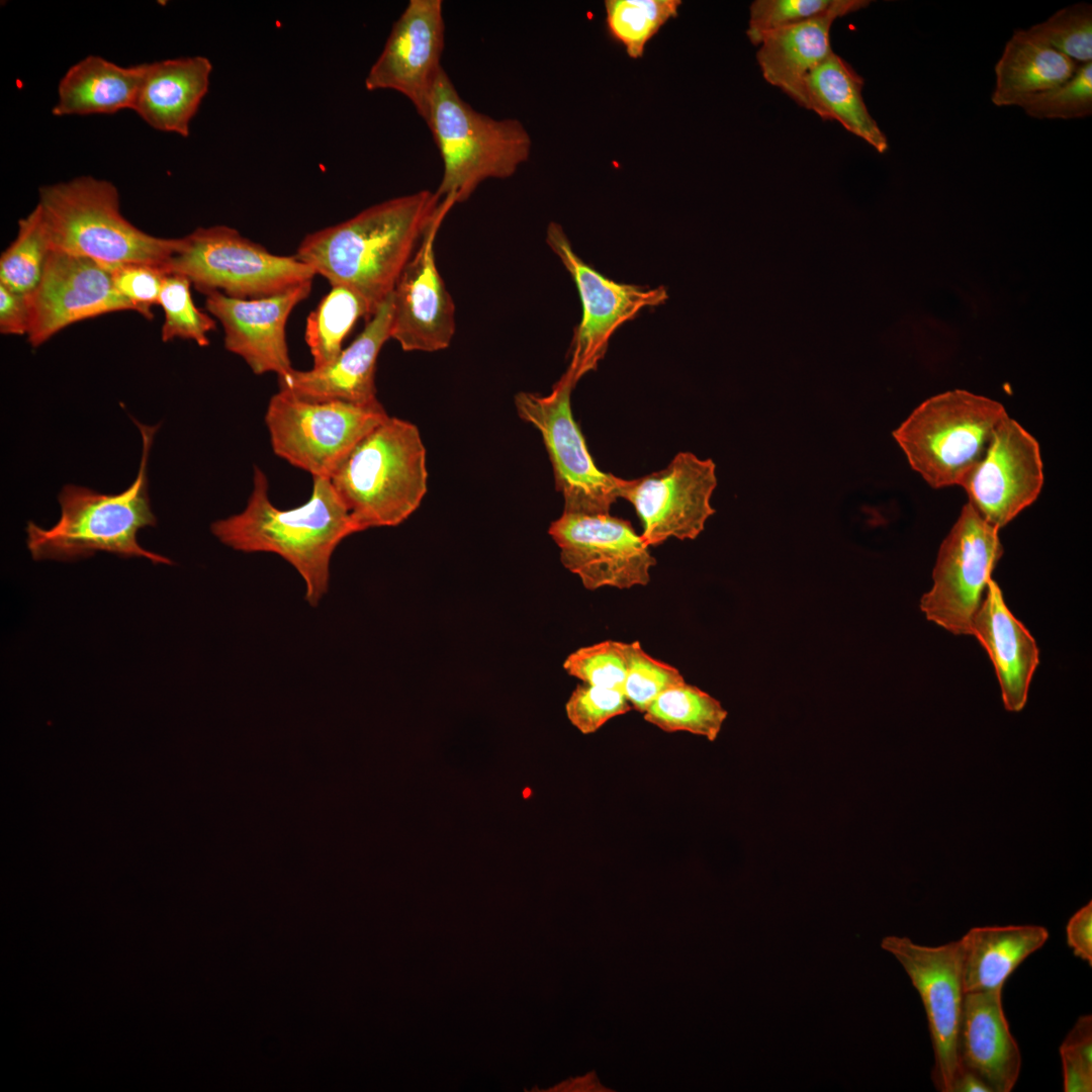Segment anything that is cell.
<instances>
[{"label": "cell", "instance_id": "cell-1", "mask_svg": "<svg viewBox=\"0 0 1092 1092\" xmlns=\"http://www.w3.org/2000/svg\"><path fill=\"white\" fill-rule=\"evenodd\" d=\"M444 205L445 200L430 190L384 200L345 221L307 234L295 256L332 287L355 292L366 304L368 321L391 295Z\"/></svg>", "mask_w": 1092, "mask_h": 1092}, {"label": "cell", "instance_id": "cell-2", "mask_svg": "<svg viewBox=\"0 0 1092 1092\" xmlns=\"http://www.w3.org/2000/svg\"><path fill=\"white\" fill-rule=\"evenodd\" d=\"M212 534L234 550L269 552L291 564L305 583L304 600L316 607L329 590L331 558L338 545L358 533L329 478L312 477V490L299 507L280 510L268 494V479L254 468L253 489L239 514L212 523Z\"/></svg>", "mask_w": 1092, "mask_h": 1092}, {"label": "cell", "instance_id": "cell-3", "mask_svg": "<svg viewBox=\"0 0 1092 1092\" xmlns=\"http://www.w3.org/2000/svg\"><path fill=\"white\" fill-rule=\"evenodd\" d=\"M143 441L135 480L120 493L105 494L68 484L59 494L61 517L50 529L32 522L26 527L27 547L34 560H76L105 551L122 558H147L155 564H172L163 555L143 548L136 539L145 527L156 526L148 485V461L158 426L135 419Z\"/></svg>", "mask_w": 1092, "mask_h": 1092}, {"label": "cell", "instance_id": "cell-4", "mask_svg": "<svg viewBox=\"0 0 1092 1092\" xmlns=\"http://www.w3.org/2000/svg\"><path fill=\"white\" fill-rule=\"evenodd\" d=\"M37 205L52 250L108 270L126 263L165 265L184 245V238H158L134 226L120 212L117 188L92 176L42 186Z\"/></svg>", "mask_w": 1092, "mask_h": 1092}, {"label": "cell", "instance_id": "cell-5", "mask_svg": "<svg viewBox=\"0 0 1092 1092\" xmlns=\"http://www.w3.org/2000/svg\"><path fill=\"white\" fill-rule=\"evenodd\" d=\"M330 481L358 532L399 525L427 492L426 449L419 429L388 416L355 446Z\"/></svg>", "mask_w": 1092, "mask_h": 1092}, {"label": "cell", "instance_id": "cell-6", "mask_svg": "<svg viewBox=\"0 0 1092 1092\" xmlns=\"http://www.w3.org/2000/svg\"><path fill=\"white\" fill-rule=\"evenodd\" d=\"M426 123L443 162L436 192L456 203L488 179L513 176L531 152V138L516 118L496 119L472 108L444 70L436 80Z\"/></svg>", "mask_w": 1092, "mask_h": 1092}, {"label": "cell", "instance_id": "cell-7", "mask_svg": "<svg viewBox=\"0 0 1092 1092\" xmlns=\"http://www.w3.org/2000/svg\"><path fill=\"white\" fill-rule=\"evenodd\" d=\"M1007 416L1000 402L956 389L923 401L893 437L931 487L961 485Z\"/></svg>", "mask_w": 1092, "mask_h": 1092}, {"label": "cell", "instance_id": "cell-8", "mask_svg": "<svg viewBox=\"0 0 1092 1092\" xmlns=\"http://www.w3.org/2000/svg\"><path fill=\"white\" fill-rule=\"evenodd\" d=\"M164 268L187 277L204 294L219 291L244 299L272 296L316 275L295 255L272 254L228 225L196 229Z\"/></svg>", "mask_w": 1092, "mask_h": 1092}, {"label": "cell", "instance_id": "cell-9", "mask_svg": "<svg viewBox=\"0 0 1092 1092\" xmlns=\"http://www.w3.org/2000/svg\"><path fill=\"white\" fill-rule=\"evenodd\" d=\"M388 417L371 403L306 401L287 392L271 396L266 414L274 453L312 477L331 478L355 446Z\"/></svg>", "mask_w": 1092, "mask_h": 1092}, {"label": "cell", "instance_id": "cell-10", "mask_svg": "<svg viewBox=\"0 0 1092 1092\" xmlns=\"http://www.w3.org/2000/svg\"><path fill=\"white\" fill-rule=\"evenodd\" d=\"M566 369L548 394L522 391L515 395L518 416L541 434L551 462L555 487L566 512L610 513L618 497L620 477L598 468L571 411L576 384Z\"/></svg>", "mask_w": 1092, "mask_h": 1092}, {"label": "cell", "instance_id": "cell-11", "mask_svg": "<svg viewBox=\"0 0 1092 1092\" xmlns=\"http://www.w3.org/2000/svg\"><path fill=\"white\" fill-rule=\"evenodd\" d=\"M999 530L967 503L942 541L931 589L920 600L926 619L956 635H971L992 571L1003 555Z\"/></svg>", "mask_w": 1092, "mask_h": 1092}, {"label": "cell", "instance_id": "cell-12", "mask_svg": "<svg viewBox=\"0 0 1092 1092\" xmlns=\"http://www.w3.org/2000/svg\"><path fill=\"white\" fill-rule=\"evenodd\" d=\"M546 242L570 274L581 303V320L573 331L567 367L578 381L597 369L620 327L643 308L663 304L668 294L663 286L620 283L604 276L578 257L557 222L548 224Z\"/></svg>", "mask_w": 1092, "mask_h": 1092}, {"label": "cell", "instance_id": "cell-13", "mask_svg": "<svg viewBox=\"0 0 1092 1092\" xmlns=\"http://www.w3.org/2000/svg\"><path fill=\"white\" fill-rule=\"evenodd\" d=\"M548 533L560 549L563 566L576 574L586 589H627L650 581L656 560L627 520L610 513L563 511Z\"/></svg>", "mask_w": 1092, "mask_h": 1092}, {"label": "cell", "instance_id": "cell-14", "mask_svg": "<svg viewBox=\"0 0 1092 1092\" xmlns=\"http://www.w3.org/2000/svg\"><path fill=\"white\" fill-rule=\"evenodd\" d=\"M715 463L691 452H678L658 471L635 479H619L618 497L629 502L642 524V538L658 546L668 538L694 540L715 510L710 505L717 485Z\"/></svg>", "mask_w": 1092, "mask_h": 1092}, {"label": "cell", "instance_id": "cell-15", "mask_svg": "<svg viewBox=\"0 0 1092 1092\" xmlns=\"http://www.w3.org/2000/svg\"><path fill=\"white\" fill-rule=\"evenodd\" d=\"M881 946L902 965L921 998L934 1055L933 1084L940 1092H952L959 1070L957 1041L965 995L960 942L926 946L908 937L890 935L883 938Z\"/></svg>", "mask_w": 1092, "mask_h": 1092}, {"label": "cell", "instance_id": "cell-16", "mask_svg": "<svg viewBox=\"0 0 1092 1092\" xmlns=\"http://www.w3.org/2000/svg\"><path fill=\"white\" fill-rule=\"evenodd\" d=\"M1042 485L1039 444L1009 416L1000 422L985 455L961 484L968 503L998 530L1033 504Z\"/></svg>", "mask_w": 1092, "mask_h": 1092}, {"label": "cell", "instance_id": "cell-17", "mask_svg": "<svg viewBox=\"0 0 1092 1092\" xmlns=\"http://www.w3.org/2000/svg\"><path fill=\"white\" fill-rule=\"evenodd\" d=\"M445 22L441 0H411L393 23L366 79L368 91L403 95L426 121L432 92L443 69Z\"/></svg>", "mask_w": 1092, "mask_h": 1092}, {"label": "cell", "instance_id": "cell-18", "mask_svg": "<svg viewBox=\"0 0 1092 1092\" xmlns=\"http://www.w3.org/2000/svg\"><path fill=\"white\" fill-rule=\"evenodd\" d=\"M28 342L38 347L74 323L100 314L134 310L114 288L110 270L97 262L52 250L41 279L28 294Z\"/></svg>", "mask_w": 1092, "mask_h": 1092}, {"label": "cell", "instance_id": "cell-19", "mask_svg": "<svg viewBox=\"0 0 1092 1092\" xmlns=\"http://www.w3.org/2000/svg\"><path fill=\"white\" fill-rule=\"evenodd\" d=\"M455 201L445 205L426 231L391 293L390 338L407 352L446 349L455 334V305L436 265L437 232Z\"/></svg>", "mask_w": 1092, "mask_h": 1092}, {"label": "cell", "instance_id": "cell-20", "mask_svg": "<svg viewBox=\"0 0 1092 1092\" xmlns=\"http://www.w3.org/2000/svg\"><path fill=\"white\" fill-rule=\"evenodd\" d=\"M311 287L312 281H308L253 299L211 291L205 294V307L222 325L228 351L243 358L255 374L274 372L278 376L292 368L285 334L288 316Z\"/></svg>", "mask_w": 1092, "mask_h": 1092}, {"label": "cell", "instance_id": "cell-21", "mask_svg": "<svg viewBox=\"0 0 1092 1092\" xmlns=\"http://www.w3.org/2000/svg\"><path fill=\"white\" fill-rule=\"evenodd\" d=\"M391 295L366 321L357 338L330 364L278 375L280 391L306 401L371 403L378 400L375 370L378 355L390 339Z\"/></svg>", "mask_w": 1092, "mask_h": 1092}, {"label": "cell", "instance_id": "cell-22", "mask_svg": "<svg viewBox=\"0 0 1092 1092\" xmlns=\"http://www.w3.org/2000/svg\"><path fill=\"white\" fill-rule=\"evenodd\" d=\"M1001 994L1002 989L965 993L957 1041L959 1070L978 1076L991 1092H1010L1021 1069Z\"/></svg>", "mask_w": 1092, "mask_h": 1092}, {"label": "cell", "instance_id": "cell-23", "mask_svg": "<svg viewBox=\"0 0 1092 1092\" xmlns=\"http://www.w3.org/2000/svg\"><path fill=\"white\" fill-rule=\"evenodd\" d=\"M971 635L988 652L1005 709L1019 712L1027 701L1029 685L1039 663V650L1029 631L1007 608L993 578L973 618Z\"/></svg>", "mask_w": 1092, "mask_h": 1092}, {"label": "cell", "instance_id": "cell-24", "mask_svg": "<svg viewBox=\"0 0 1092 1092\" xmlns=\"http://www.w3.org/2000/svg\"><path fill=\"white\" fill-rule=\"evenodd\" d=\"M211 72L202 56L145 63L132 110L157 130L188 136Z\"/></svg>", "mask_w": 1092, "mask_h": 1092}, {"label": "cell", "instance_id": "cell-25", "mask_svg": "<svg viewBox=\"0 0 1092 1092\" xmlns=\"http://www.w3.org/2000/svg\"><path fill=\"white\" fill-rule=\"evenodd\" d=\"M870 4L869 0H847L837 9L765 35L756 53L764 80L805 108V79L833 53L832 23Z\"/></svg>", "mask_w": 1092, "mask_h": 1092}, {"label": "cell", "instance_id": "cell-26", "mask_svg": "<svg viewBox=\"0 0 1092 1092\" xmlns=\"http://www.w3.org/2000/svg\"><path fill=\"white\" fill-rule=\"evenodd\" d=\"M1039 925L971 928L960 940L964 993L1002 989L1008 977L1049 939Z\"/></svg>", "mask_w": 1092, "mask_h": 1092}, {"label": "cell", "instance_id": "cell-27", "mask_svg": "<svg viewBox=\"0 0 1092 1092\" xmlns=\"http://www.w3.org/2000/svg\"><path fill=\"white\" fill-rule=\"evenodd\" d=\"M142 74L143 64L123 67L87 56L61 78L52 113L63 117L132 110Z\"/></svg>", "mask_w": 1092, "mask_h": 1092}, {"label": "cell", "instance_id": "cell-28", "mask_svg": "<svg viewBox=\"0 0 1092 1092\" xmlns=\"http://www.w3.org/2000/svg\"><path fill=\"white\" fill-rule=\"evenodd\" d=\"M863 79L842 58L832 53L805 79V108L825 120H835L878 153L888 140L870 114L862 97Z\"/></svg>", "mask_w": 1092, "mask_h": 1092}, {"label": "cell", "instance_id": "cell-29", "mask_svg": "<svg viewBox=\"0 0 1092 1092\" xmlns=\"http://www.w3.org/2000/svg\"><path fill=\"white\" fill-rule=\"evenodd\" d=\"M1078 66L1026 29H1015L995 65L991 101L999 107L1019 106L1025 98L1068 81Z\"/></svg>", "mask_w": 1092, "mask_h": 1092}, {"label": "cell", "instance_id": "cell-30", "mask_svg": "<svg viewBox=\"0 0 1092 1092\" xmlns=\"http://www.w3.org/2000/svg\"><path fill=\"white\" fill-rule=\"evenodd\" d=\"M643 714L665 732L686 731L709 741L716 740L728 715L718 700L686 681L660 694Z\"/></svg>", "mask_w": 1092, "mask_h": 1092}, {"label": "cell", "instance_id": "cell-31", "mask_svg": "<svg viewBox=\"0 0 1092 1092\" xmlns=\"http://www.w3.org/2000/svg\"><path fill=\"white\" fill-rule=\"evenodd\" d=\"M362 316L367 320V307L355 292L342 286L331 288L306 320L304 340L312 368L324 367L340 355L344 339Z\"/></svg>", "mask_w": 1092, "mask_h": 1092}, {"label": "cell", "instance_id": "cell-32", "mask_svg": "<svg viewBox=\"0 0 1092 1092\" xmlns=\"http://www.w3.org/2000/svg\"><path fill=\"white\" fill-rule=\"evenodd\" d=\"M51 251L43 216L36 205L19 220L15 240L1 255L0 284L30 294L41 279Z\"/></svg>", "mask_w": 1092, "mask_h": 1092}, {"label": "cell", "instance_id": "cell-33", "mask_svg": "<svg viewBox=\"0 0 1092 1092\" xmlns=\"http://www.w3.org/2000/svg\"><path fill=\"white\" fill-rule=\"evenodd\" d=\"M679 0H608L607 30L630 58H641L647 42L670 18L677 16Z\"/></svg>", "mask_w": 1092, "mask_h": 1092}, {"label": "cell", "instance_id": "cell-34", "mask_svg": "<svg viewBox=\"0 0 1092 1092\" xmlns=\"http://www.w3.org/2000/svg\"><path fill=\"white\" fill-rule=\"evenodd\" d=\"M190 280L180 274H167L160 294L165 320L162 340L176 338L192 340L200 347L209 345L208 333L215 329L214 320L195 306Z\"/></svg>", "mask_w": 1092, "mask_h": 1092}, {"label": "cell", "instance_id": "cell-35", "mask_svg": "<svg viewBox=\"0 0 1092 1092\" xmlns=\"http://www.w3.org/2000/svg\"><path fill=\"white\" fill-rule=\"evenodd\" d=\"M1026 31L1079 65L1092 62V6L1089 3L1062 8Z\"/></svg>", "mask_w": 1092, "mask_h": 1092}, {"label": "cell", "instance_id": "cell-36", "mask_svg": "<svg viewBox=\"0 0 1092 1092\" xmlns=\"http://www.w3.org/2000/svg\"><path fill=\"white\" fill-rule=\"evenodd\" d=\"M1024 112L1037 119H1075L1092 114V62L1080 64L1065 83L1025 98Z\"/></svg>", "mask_w": 1092, "mask_h": 1092}, {"label": "cell", "instance_id": "cell-37", "mask_svg": "<svg viewBox=\"0 0 1092 1092\" xmlns=\"http://www.w3.org/2000/svg\"><path fill=\"white\" fill-rule=\"evenodd\" d=\"M682 681L677 668L651 657L639 641L628 643L623 693L633 709L644 713L660 694Z\"/></svg>", "mask_w": 1092, "mask_h": 1092}, {"label": "cell", "instance_id": "cell-38", "mask_svg": "<svg viewBox=\"0 0 1092 1092\" xmlns=\"http://www.w3.org/2000/svg\"><path fill=\"white\" fill-rule=\"evenodd\" d=\"M628 643L605 640L580 647L563 662L565 671L584 684L623 692L627 675Z\"/></svg>", "mask_w": 1092, "mask_h": 1092}, {"label": "cell", "instance_id": "cell-39", "mask_svg": "<svg viewBox=\"0 0 1092 1092\" xmlns=\"http://www.w3.org/2000/svg\"><path fill=\"white\" fill-rule=\"evenodd\" d=\"M846 1L755 0L749 7L746 35L758 47L765 35L837 9Z\"/></svg>", "mask_w": 1092, "mask_h": 1092}, {"label": "cell", "instance_id": "cell-40", "mask_svg": "<svg viewBox=\"0 0 1092 1092\" xmlns=\"http://www.w3.org/2000/svg\"><path fill=\"white\" fill-rule=\"evenodd\" d=\"M631 709L623 692L587 684L577 686L565 705L568 720L583 734L598 731L609 720Z\"/></svg>", "mask_w": 1092, "mask_h": 1092}, {"label": "cell", "instance_id": "cell-41", "mask_svg": "<svg viewBox=\"0 0 1092 1092\" xmlns=\"http://www.w3.org/2000/svg\"><path fill=\"white\" fill-rule=\"evenodd\" d=\"M115 290L125 298L134 311L152 318L151 307L159 304L164 279V265L126 263L110 270Z\"/></svg>", "mask_w": 1092, "mask_h": 1092}, {"label": "cell", "instance_id": "cell-42", "mask_svg": "<svg viewBox=\"0 0 1092 1092\" xmlns=\"http://www.w3.org/2000/svg\"><path fill=\"white\" fill-rule=\"evenodd\" d=\"M1065 1092L1092 1091V1017L1078 1018L1060 1046Z\"/></svg>", "mask_w": 1092, "mask_h": 1092}, {"label": "cell", "instance_id": "cell-43", "mask_svg": "<svg viewBox=\"0 0 1092 1092\" xmlns=\"http://www.w3.org/2000/svg\"><path fill=\"white\" fill-rule=\"evenodd\" d=\"M29 324L28 294L10 290L0 284V332L5 335H27Z\"/></svg>", "mask_w": 1092, "mask_h": 1092}, {"label": "cell", "instance_id": "cell-44", "mask_svg": "<svg viewBox=\"0 0 1092 1092\" xmlns=\"http://www.w3.org/2000/svg\"><path fill=\"white\" fill-rule=\"evenodd\" d=\"M1067 943L1074 954L1092 966V903L1079 909L1068 921Z\"/></svg>", "mask_w": 1092, "mask_h": 1092}, {"label": "cell", "instance_id": "cell-45", "mask_svg": "<svg viewBox=\"0 0 1092 1092\" xmlns=\"http://www.w3.org/2000/svg\"><path fill=\"white\" fill-rule=\"evenodd\" d=\"M952 1092H991L989 1087L975 1074L959 1070L953 1083Z\"/></svg>", "mask_w": 1092, "mask_h": 1092}]
</instances>
